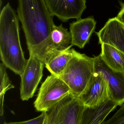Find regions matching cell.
Listing matches in <instances>:
<instances>
[{
    "instance_id": "cell-1",
    "label": "cell",
    "mask_w": 124,
    "mask_h": 124,
    "mask_svg": "<svg viewBox=\"0 0 124 124\" xmlns=\"http://www.w3.org/2000/svg\"><path fill=\"white\" fill-rule=\"evenodd\" d=\"M17 14L22 24L29 53L41 46L49 38L52 17L44 0H17Z\"/></svg>"
},
{
    "instance_id": "cell-2",
    "label": "cell",
    "mask_w": 124,
    "mask_h": 124,
    "mask_svg": "<svg viewBox=\"0 0 124 124\" xmlns=\"http://www.w3.org/2000/svg\"><path fill=\"white\" fill-rule=\"evenodd\" d=\"M18 16L9 3L0 14V55L7 68L20 76L27 62L20 43Z\"/></svg>"
},
{
    "instance_id": "cell-3",
    "label": "cell",
    "mask_w": 124,
    "mask_h": 124,
    "mask_svg": "<svg viewBox=\"0 0 124 124\" xmlns=\"http://www.w3.org/2000/svg\"><path fill=\"white\" fill-rule=\"evenodd\" d=\"M95 73L94 59L74 49L73 57L58 76L69 87L71 93L79 97Z\"/></svg>"
},
{
    "instance_id": "cell-4",
    "label": "cell",
    "mask_w": 124,
    "mask_h": 124,
    "mask_svg": "<svg viewBox=\"0 0 124 124\" xmlns=\"http://www.w3.org/2000/svg\"><path fill=\"white\" fill-rule=\"evenodd\" d=\"M70 94L68 85L58 76L51 74L41 84L34 107L37 111L47 112Z\"/></svg>"
},
{
    "instance_id": "cell-5",
    "label": "cell",
    "mask_w": 124,
    "mask_h": 124,
    "mask_svg": "<svg viewBox=\"0 0 124 124\" xmlns=\"http://www.w3.org/2000/svg\"><path fill=\"white\" fill-rule=\"evenodd\" d=\"M86 106L71 94L64 98L47 113L48 124H79Z\"/></svg>"
},
{
    "instance_id": "cell-6",
    "label": "cell",
    "mask_w": 124,
    "mask_h": 124,
    "mask_svg": "<svg viewBox=\"0 0 124 124\" xmlns=\"http://www.w3.org/2000/svg\"><path fill=\"white\" fill-rule=\"evenodd\" d=\"M94 57L95 73L103 78L108 84L110 100L121 106L124 103V72L111 68L100 54Z\"/></svg>"
},
{
    "instance_id": "cell-7",
    "label": "cell",
    "mask_w": 124,
    "mask_h": 124,
    "mask_svg": "<svg viewBox=\"0 0 124 124\" xmlns=\"http://www.w3.org/2000/svg\"><path fill=\"white\" fill-rule=\"evenodd\" d=\"M71 36L70 31L62 24L53 25L47 40L29 55H33L44 63L45 59L52 53L65 51L71 47Z\"/></svg>"
},
{
    "instance_id": "cell-8",
    "label": "cell",
    "mask_w": 124,
    "mask_h": 124,
    "mask_svg": "<svg viewBox=\"0 0 124 124\" xmlns=\"http://www.w3.org/2000/svg\"><path fill=\"white\" fill-rule=\"evenodd\" d=\"M44 63L33 55H30L22 73L20 76V96L23 101L33 97L43 76Z\"/></svg>"
},
{
    "instance_id": "cell-9",
    "label": "cell",
    "mask_w": 124,
    "mask_h": 124,
    "mask_svg": "<svg viewBox=\"0 0 124 124\" xmlns=\"http://www.w3.org/2000/svg\"><path fill=\"white\" fill-rule=\"evenodd\" d=\"M51 16L66 22L71 19L78 20L86 8V0H44Z\"/></svg>"
},
{
    "instance_id": "cell-10",
    "label": "cell",
    "mask_w": 124,
    "mask_h": 124,
    "mask_svg": "<svg viewBox=\"0 0 124 124\" xmlns=\"http://www.w3.org/2000/svg\"><path fill=\"white\" fill-rule=\"evenodd\" d=\"M86 107L95 108L110 100L107 82L95 73L83 93L79 97Z\"/></svg>"
},
{
    "instance_id": "cell-11",
    "label": "cell",
    "mask_w": 124,
    "mask_h": 124,
    "mask_svg": "<svg viewBox=\"0 0 124 124\" xmlns=\"http://www.w3.org/2000/svg\"><path fill=\"white\" fill-rule=\"evenodd\" d=\"M99 43L112 46L124 54V26L116 17L109 19L103 27L96 32Z\"/></svg>"
},
{
    "instance_id": "cell-12",
    "label": "cell",
    "mask_w": 124,
    "mask_h": 124,
    "mask_svg": "<svg viewBox=\"0 0 124 124\" xmlns=\"http://www.w3.org/2000/svg\"><path fill=\"white\" fill-rule=\"evenodd\" d=\"M76 20L70 24V32L72 39L71 46L83 48L94 32L97 22L93 17Z\"/></svg>"
},
{
    "instance_id": "cell-13",
    "label": "cell",
    "mask_w": 124,
    "mask_h": 124,
    "mask_svg": "<svg viewBox=\"0 0 124 124\" xmlns=\"http://www.w3.org/2000/svg\"><path fill=\"white\" fill-rule=\"evenodd\" d=\"M118 106L109 100L95 108L86 107L79 124H101Z\"/></svg>"
},
{
    "instance_id": "cell-14",
    "label": "cell",
    "mask_w": 124,
    "mask_h": 124,
    "mask_svg": "<svg viewBox=\"0 0 124 124\" xmlns=\"http://www.w3.org/2000/svg\"><path fill=\"white\" fill-rule=\"evenodd\" d=\"M71 48L52 53L45 59L44 63L51 74L58 76L62 72L73 57L74 49Z\"/></svg>"
},
{
    "instance_id": "cell-15",
    "label": "cell",
    "mask_w": 124,
    "mask_h": 124,
    "mask_svg": "<svg viewBox=\"0 0 124 124\" xmlns=\"http://www.w3.org/2000/svg\"><path fill=\"white\" fill-rule=\"evenodd\" d=\"M101 45L100 55L106 64L114 70L124 72V53L108 44Z\"/></svg>"
},
{
    "instance_id": "cell-16",
    "label": "cell",
    "mask_w": 124,
    "mask_h": 124,
    "mask_svg": "<svg viewBox=\"0 0 124 124\" xmlns=\"http://www.w3.org/2000/svg\"><path fill=\"white\" fill-rule=\"evenodd\" d=\"M7 68L2 63L0 64V98L1 108L3 109L4 99L5 93L9 90L14 88L15 86L10 81L7 72Z\"/></svg>"
},
{
    "instance_id": "cell-17",
    "label": "cell",
    "mask_w": 124,
    "mask_h": 124,
    "mask_svg": "<svg viewBox=\"0 0 124 124\" xmlns=\"http://www.w3.org/2000/svg\"><path fill=\"white\" fill-rule=\"evenodd\" d=\"M46 119V112H42L40 116L30 120L19 122H4L3 124H44Z\"/></svg>"
},
{
    "instance_id": "cell-18",
    "label": "cell",
    "mask_w": 124,
    "mask_h": 124,
    "mask_svg": "<svg viewBox=\"0 0 124 124\" xmlns=\"http://www.w3.org/2000/svg\"><path fill=\"white\" fill-rule=\"evenodd\" d=\"M121 6V9L118 14L117 15L116 19L120 22L124 24V3L119 1Z\"/></svg>"
},
{
    "instance_id": "cell-19",
    "label": "cell",
    "mask_w": 124,
    "mask_h": 124,
    "mask_svg": "<svg viewBox=\"0 0 124 124\" xmlns=\"http://www.w3.org/2000/svg\"><path fill=\"white\" fill-rule=\"evenodd\" d=\"M48 124V123H47V119L46 120V122H45V124Z\"/></svg>"
},
{
    "instance_id": "cell-20",
    "label": "cell",
    "mask_w": 124,
    "mask_h": 124,
    "mask_svg": "<svg viewBox=\"0 0 124 124\" xmlns=\"http://www.w3.org/2000/svg\"></svg>"
}]
</instances>
